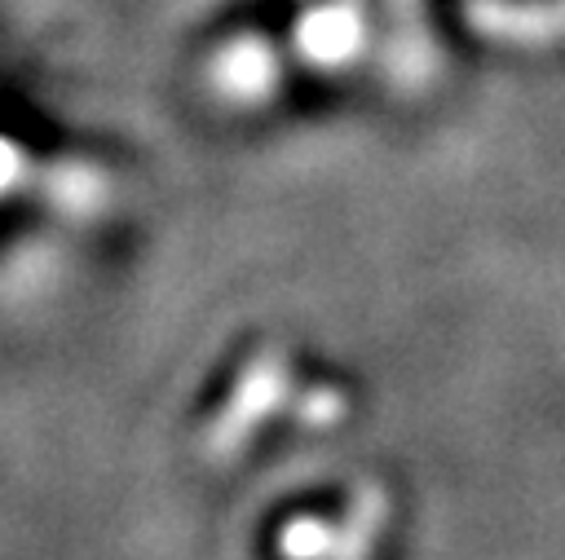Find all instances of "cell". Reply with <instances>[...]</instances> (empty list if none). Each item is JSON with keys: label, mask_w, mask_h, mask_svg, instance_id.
<instances>
[{"label": "cell", "mask_w": 565, "mask_h": 560, "mask_svg": "<svg viewBox=\"0 0 565 560\" xmlns=\"http://www.w3.org/2000/svg\"><path fill=\"white\" fill-rule=\"evenodd\" d=\"M380 525H384V494L375 489V485H366L362 494H358V503H353V511H349V520H344V529H340V538H331V560H366L371 556V542H375V534H380Z\"/></svg>", "instance_id": "7a4b0ae2"}, {"label": "cell", "mask_w": 565, "mask_h": 560, "mask_svg": "<svg viewBox=\"0 0 565 560\" xmlns=\"http://www.w3.org/2000/svg\"><path fill=\"white\" fill-rule=\"evenodd\" d=\"M282 379H287V370H278L274 357H260V362L252 366V388H247V379H243L238 392H234V401H230V410H225L221 423L212 428V432H216V437H212V450H216V454L247 437V428L274 406V392H278Z\"/></svg>", "instance_id": "6da1fadb"}]
</instances>
